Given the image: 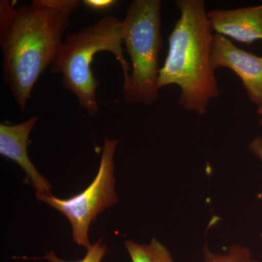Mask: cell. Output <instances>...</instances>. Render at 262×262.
I'll return each mask as SVG.
<instances>
[{
    "label": "cell",
    "mask_w": 262,
    "mask_h": 262,
    "mask_svg": "<svg viewBox=\"0 0 262 262\" xmlns=\"http://www.w3.org/2000/svg\"><path fill=\"white\" fill-rule=\"evenodd\" d=\"M78 0H33L14 8L0 1V46L4 82L24 112L36 82L63 45Z\"/></svg>",
    "instance_id": "cell-1"
},
{
    "label": "cell",
    "mask_w": 262,
    "mask_h": 262,
    "mask_svg": "<svg viewBox=\"0 0 262 262\" xmlns=\"http://www.w3.org/2000/svg\"><path fill=\"white\" fill-rule=\"evenodd\" d=\"M180 17L169 37L168 52L159 72L160 89L177 84L183 108L203 115L220 94L211 64L214 34L203 0H177Z\"/></svg>",
    "instance_id": "cell-2"
},
{
    "label": "cell",
    "mask_w": 262,
    "mask_h": 262,
    "mask_svg": "<svg viewBox=\"0 0 262 262\" xmlns=\"http://www.w3.org/2000/svg\"><path fill=\"white\" fill-rule=\"evenodd\" d=\"M123 37L122 20L111 15L103 17L96 23L69 34L50 67L53 74L61 75L63 87L75 95L89 115L98 113L96 92L99 81L91 70L96 53H113L121 65L124 83L128 80L130 68L123 54Z\"/></svg>",
    "instance_id": "cell-3"
},
{
    "label": "cell",
    "mask_w": 262,
    "mask_h": 262,
    "mask_svg": "<svg viewBox=\"0 0 262 262\" xmlns=\"http://www.w3.org/2000/svg\"><path fill=\"white\" fill-rule=\"evenodd\" d=\"M122 22L123 44L132 63L131 75L124 83L123 96L127 103L150 106L159 96L158 57L163 46L161 2H130Z\"/></svg>",
    "instance_id": "cell-4"
},
{
    "label": "cell",
    "mask_w": 262,
    "mask_h": 262,
    "mask_svg": "<svg viewBox=\"0 0 262 262\" xmlns=\"http://www.w3.org/2000/svg\"><path fill=\"white\" fill-rule=\"evenodd\" d=\"M117 142L108 138L104 139L97 175L83 192L68 199H59L51 193L36 192L37 200L61 212L70 220L74 242L87 249L91 246L89 238L91 223L99 213L119 201L114 175V155Z\"/></svg>",
    "instance_id": "cell-5"
},
{
    "label": "cell",
    "mask_w": 262,
    "mask_h": 262,
    "mask_svg": "<svg viewBox=\"0 0 262 262\" xmlns=\"http://www.w3.org/2000/svg\"><path fill=\"white\" fill-rule=\"evenodd\" d=\"M211 64L214 70L227 68L242 81L248 98L262 105V57L241 49L228 38L214 34L212 43Z\"/></svg>",
    "instance_id": "cell-6"
},
{
    "label": "cell",
    "mask_w": 262,
    "mask_h": 262,
    "mask_svg": "<svg viewBox=\"0 0 262 262\" xmlns=\"http://www.w3.org/2000/svg\"><path fill=\"white\" fill-rule=\"evenodd\" d=\"M38 120L32 117L17 125L0 124V154L18 164L27 176L25 182H30L36 192L51 193V184L39 173L27 153L29 134Z\"/></svg>",
    "instance_id": "cell-7"
},
{
    "label": "cell",
    "mask_w": 262,
    "mask_h": 262,
    "mask_svg": "<svg viewBox=\"0 0 262 262\" xmlns=\"http://www.w3.org/2000/svg\"><path fill=\"white\" fill-rule=\"evenodd\" d=\"M207 15L215 34L247 45L262 40V4L237 9L211 10Z\"/></svg>",
    "instance_id": "cell-8"
},
{
    "label": "cell",
    "mask_w": 262,
    "mask_h": 262,
    "mask_svg": "<svg viewBox=\"0 0 262 262\" xmlns=\"http://www.w3.org/2000/svg\"><path fill=\"white\" fill-rule=\"evenodd\" d=\"M125 246L132 262H174L168 250L156 239H151L149 245L127 241Z\"/></svg>",
    "instance_id": "cell-9"
},
{
    "label": "cell",
    "mask_w": 262,
    "mask_h": 262,
    "mask_svg": "<svg viewBox=\"0 0 262 262\" xmlns=\"http://www.w3.org/2000/svg\"><path fill=\"white\" fill-rule=\"evenodd\" d=\"M204 262H258L252 259L250 250L247 248L234 246L227 254H216L210 251L207 246L204 248Z\"/></svg>",
    "instance_id": "cell-10"
},
{
    "label": "cell",
    "mask_w": 262,
    "mask_h": 262,
    "mask_svg": "<svg viewBox=\"0 0 262 262\" xmlns=\"http://www.w3.org/2000/svg\"><path fill=\"white\" fill-rule=\"evenodd\" d=\"M106 252V245L103 244L102 243V238L98 239L97 243L94 245H91V247L88 249V253L84 258H82L80 261H72V262H101V260ZM26 258V259H46L50 262H72L66 261L60 259L57 257L56 253L53 250H51L49 252L46 253L44 257L40 258H29V257H22Z\"/></svg>",
    "instance_id": "cell-11"
},
{
    "label": "cell",
    "mask_w": 262,
    "mask_h": 262,
    "mask_svg": "<svg viewBox=\"0 0 262 262\" xmlns=\"http://www.w3.org/2000/svg\"><path fill=\"white\" fill-rule=\"evenodd\" d=\"M117 3L115 0H84L82 2L88 8L95 11H105L113 8Z\"/></svg>",
    "instance_id": "cell-12"
},
{
    "label": "cell",
    "mask_w": 262,
    "mask_h": 262,
    "mask_svg": "<svg viewBox=\"0 0 262 262\" xmlns=\"http://www.w3.org/2000/svg\"><path fill=\"white\" fill-rule=\"evenodd\" d=\"M249 149L262 161V137L258 136L249 144Z\"/></svg>",
    "instance_id": "cell-13"
},
{
    "label": "cell",
    "mask_w": 262,
    "mask_h": 262,
    "mask_svg": "<svg viewBox=\"0 0 262 262\" xmlns=\"http://www.w3.org/2000/svg\"><path fill=\"white\" fill-rule=\"evenodd\" d=\"M257 114L258 115H260V116H261V120H260V124H261L262 126V105H261L260 106H258L257 110Z\"/></svg>",
    "instance_id": "cell-14"
}]
</instances>
